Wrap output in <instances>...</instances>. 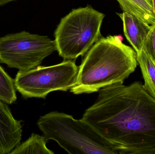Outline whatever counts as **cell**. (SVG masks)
<instances>
[{
  "label": "cell",
  "instance_id": "5bb4252c",
  "mask_svg": "<svg viewBox=\"0 0 155 154\" xmlns=\"http://www.w3.org/2000/svg\"><path fill=\"white\" fill-rule=\"evenodd\" d=\"M153 1V8L154 12L155 14V0H152Z\"/></svg>",
  "mask_w": 155,
  "mask_h": 154
},
{
  "label": "cell",
  "instance_id": "30bf717a",
  "mask_svg": "<svg viewBox=\"0 0 155 154\" xmlns=\"http://www.w3.org/2000/svg\"><path fill=\"white\" fill-rule=\"evenodd\" d=\"M137 60L143 78L144 87L155 99V61L144 46L137 53Z\"/></svg>",
  "mask_w": 155,
  "mask_h": 154
},
{
  "label": "cell",
  "instance_id": "8992f818",
  "mask_svg": "<svg viewBox=\"0 0 155 154\" xmlns=\"http://www.w3.org/2000/svg\"><path fill=\"white\" fill-rule=\"evenodd\" d=\"M56 50L54 40L25 31L0 37V63L19 71L38 67Z\"/></svg>",
  "mask_w": 155,
  "mask_h": 154
},
{
  "label": "cell",
  "instance_id": "52a82bcc",
  "mask_svg": "<svg viewBox=\"0 0 155 154\" xmlns=\"http://www.w3.org/2000/svg\"><path fill=\"white\" fill-rule=\"evenodd\" d=\"M21 121L14 117L6 103L0 99V154H9L21 143Z\"/></svg>",
  "mask_w": 155,
  "mask_h": 154
},
{
  "label": "cell",
  "instance_id": "9c48e42d",
  "mask_svg": "<svg viewBox=\"0 0 155 154\" xmlns=\"http://www.w3.org/2000/svg\"><path fill=\"white\" fill-rule=\"evenodd\" d=\"M123 11L128 13L150 25L155 24L152 0H117Z\"/></svg>",
  "mask_w": 155,
  "mask_h": 154
},
{
  "label": "cell",
  "instance_id": "7c38bea8",
  "mask_svg": "<svg viewBox=\"0 0 155 154\" xmlns=\"http://www.w3.org/2000/svg\"><path fill=\"white\" fill-rule=\"evenodd\" d=\"M0 99L12 104L17 99L16 89L13 79L0 65Z\"/></svg>",
  "mask_w": 155,
  "mask_h": 154
},
{
  "label": "cell",
  "instance_id": "277c9868",
  "mask_svg": "<svg viewBox=\"0 0 155 154\" xmlns=\"http://www.w3.org/2000/svg\"><path fill=\"white\" fill-rule=\"evenodd\" d=\"M104 14L87 5L74 9L62 18L54 32L59 56L75 59L86 53L98 39Z\"/></svg>",
  "mask_w": 155,
  "mask_h": 154
},
{
  "label": "cell",
  "instance_id": "5b68a950",
  "mask_svg": "<svg viewBox=\"0 0 155 154\" xmlns=\"http://www.w3.org/2000/svg\"><path fill=\"white\" fill-rule=\"evenodd\" d=\"M78 67L71 60L49 67L19 71L15 86L23 97L45 99L54 91H67L76 84Z\"/></svg>",
  "mask_w": 155,
  "mask_h": 154
},
{
  "label": "cell",
  "instance_id": "3957f363",
  "mask_svg": "<svg viewBox=\"0 0 155 154\" xmlns=\"http://www.w3.org/2000/svg\"><path fill=\"white\" fill-rule=\"evenodd\" d=\"M37 125L47 141H55L69 154H118L82 118L53 111L41 116Z\"/></svg>",
  "mask_w": 155,
  "mask_h": 154
},
{
  "label": "cell",
  "instance_id": "6da1fadb",
  "mask_svg": "<svg viewBox=\"0 0 155 154\" xmlns=\"http://www.w3.org/2000/svg\"><path fill=\"white\" fill-rule=\"evenodd\" d=\"M82 119L117 154H155V99L140 82L101 89Z\"/></svg>",
  "mask_w": 155,
  "mask_h": 154
},
{
  "label": "cell",
  "instance_id": "7a4b0ae2",
  "mask_svg": "<svg viewBox=\"0 0 155 154\" xmlns=\"http://www.w3.org/2000/svg\"><path fill=\"white\" fill-rule=\"evenodd\" d=\"M123 39L121 35H109L95 42L78 67L76 85L70 90L72 93L90 94L124 83L135 70L137 62L136 52Z\"/></svg>",
  "mask_w": 155,
  "mask_h": 154
},
{
  "label": "cell",
  "instance_id": "8fae6325",
  "mask_svg": "<svg viewBox=\"0 0 155 154\" xmlns=\"http://www.w3.org/2000/svg\"><path fill=\"white\" fill-rule=\"evenodd\" d=\"M44 136L33 133L24 142L20 143L9 154H54L46 146L47 142Z\"/></svg>",
  "mask_w": 155,
  "mask_h": 154
},
{
  "label": "cell",
  "instance_id": "ba28073f",
  "mask_svg": "<svg viewBox=\"0 0 155 154\" xmlns=\"http://www.w3.org/2000/svg\"><path fill=\"white\" fill-rule=\"evenodd\" d=\"M123 23L125 36L137 53L143 47L152 25L142 21L128 13L117 14Z\"/></svg>",
  "mask_w": 155,
  "mask_h": 154
},
{
  "label": "cell",
  "instance_id": "4fadbf2b",
  "mask_svg": "<svg viewBox=\"0 0 155 154\" xmlns=\"http://www.w3.org/2000/svg\"><path fill=\"white\" fill-rule=\"evenodd\" d=\"M144 46L155 61V24L152 25Z\"/></svg>",
  "mask_w": 155,
  "mask_h": 154
}]
</instances>
